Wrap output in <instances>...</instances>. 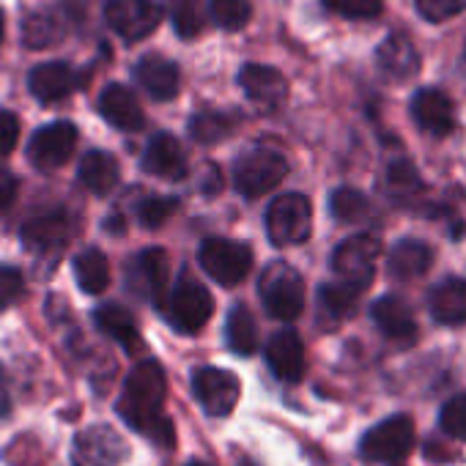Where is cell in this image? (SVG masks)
<instances>
[{"label": "cell", "instance_id": "cell-1", "mask_svg": "<svg viewBox=\"0 0 466 466\" xmlns=\"http://www.w3.org/2000/svg\"><path fill=\"white\" fill-rule=\"evenodd\" d=\"M165 392H167L165 368L157 360H143L140 365L132 368V373L124 381V392L118 398V414L127 425H132L151 441L162 447H173L176 431L173 422L162 414Z\"/></svg>", "mask_w": 466, "mask_h": 466}, {"label": "cell", "instance_id": "cell-2", "mask_svg": "<svg viewBox=\"0 0 466 466\" xmlns=\"http://www.w3.org/2000/svg\"><path fill=\"white\" fill-rule=\"evenodd\" d=\"M310 230H313V208L302 192H289L272 200L267 211V233L272 245L278 248L302 245L310 239Z\"/></svg>", "mask_w": 466, "mask_h": 466}, {"label": "cell", "instance_id": "cell-3", "mask_svg": "<svg viewBox=\"0 0 466 466\" xmlns=\"http://www.w3.org/2000/svg\"><path fill=\"white\" fill-rule=\"evenodd\" d=\"M289 176V162L272 148H250L233 162V184L245 198H261L272 192Z\"/></svg>", "mask_w": 466, "mask_h": 466}, {"label": "cell", "instance_id": "cell-4", "mask_svg": "<svg viewBox=\"0 0 466 466\" xmlns=\"http://www.w3.org/2000/svg\"><path fill=\"white\" fill-rule=\"evenodd\" d=\"M261 302L272 319L294 321L305 310V283L299 272L289 264H272L261 275Z\"/></svg>", "mask_w": 466, "mask_h": 466}, {"label": "cell", "instance_id": "cell-5", "mask_svg": "<svg viewBox=\"0 0 466 466\" xmlns=\"http://www.w3.org/2000/svg\"><path fill=\"white\" fill-rule=\"evenodd\" d=\"M379 256H381V242L373 237V233H354V237L343 239L335 248L332 272L338 280L365 291L373 283Z\"/></svg>", "mask_w": 466, "mask_h": 466}, {"label": "cell", "instance_id": "cell-6", "mask_svg": "<svg viewBox=\"0 0 466 466\" xmlns=\"http://www.w3.org/2000/svg\"><path fill=\"white\" fill-rule=\"evenodd\" d=\"M198 261L219 286H239L253 269V250L237 239H206L198 250Z\"/></svg>", "mask_w": 466, "mask_h": 466}, {"label": "cell", "instance_id": "cell-7", "mask_svg": "<svg viewBox=\"0 0 466 466\" xmlns=\"http://www.w3.org/2000/svg\"><path fill=\"white\" fill-rule=\"evenodd\" d=\"M411 447H414V422L406 414H392L381 420L379 425L365 431V436L360 439L362 458L379 461V463H395L406 458Z\"/></svg>", "mask_w": 466, "mask_h": 466}, {"label": "cell", "instance_id": "cell-8", "mask_svg": "<svg viewBox=\"0 0 466 466\" xmlns=\"http://www.w3.org/2000/svg\"><path fill=\"white\" fill-rule=\"evenodd\" d=\"M211 313H214V299L208 289L200 280L184 275L170 291V302H167V316L173 327H178L181 332H200L208 324Z\"/></svg>", "mask_w": 466, "mask_h": 466}, {"label": "cell", "instance_id": "cell-9", "mask_svg": "<svg viewBox=\"0 0 466 466\" xmlns=\"http://www.w3.org/2000/svg\"><path fill=\"white\" fill-rule=\"evenodd\" d=\"M77 466H118L129 455L127 439L110 425H91L75 436L72 447Z\"/></svg>", "mask_w": 466, "mask_h": 466}, {"label": "cell", "instance_id": "cell-10", "mask_svg": "<svg viewBox=\"0 0 466 466\" xmlns=\"http://www.w3.org/2000/svg\"><path fill=\"white\" fill-rule=\"evenodd\" d=\"M192 392L198 403L206 409L211 417H228L239 403L242 384L237 373L222 370V368H200L192 376Z\"/></svg>", "mask_w": 466, "mask_h": 466}, {"label": "cell", "instance_id": "cell-11", "mask_svg": "<svg viewBox=\"0 0 466 466\" xmlns=\"http://www.w3.org/2000/svg\"><path fill=\"white\" fill-rule=\"evenodd\" d=\"M105 20L124 42H140L159 28L162 9L154 0H113L107 4Z\"/></svg>", "mask_w": 466, "mask_h": 466}, {"label": "cell", "instance_id": "cell-12", "mask_svg": "<svg viewBox=\"0 0 466 466\" xmlns=\"http://www.w3.org/2000/svg\"><path fill=\"white\" fill-rule=\"evenodd\" d=\"M77 146V127L69 121H56L42 127L28 143V159L39 170H58L69 162Z\"/></svg>", "mask_w": 466, "mask_h": 466}, {"label": "cell", "instance_id": "cell-13", "mask_svg": "<svg viewBox=\"0 0 466 466\" xmlns=\"http://www.w3.org/2000/svg\"><path fill=\"white\" fill-rule=\"evenodd\" d=\"M239 86L248 94V99L264 113L283 107V102L289 99V80L275 66H264V64L242 66Z\"/></svg>", "mask_w": 466, "mask_h": 466}, {"label": "cell", "instance_id": "cell-14", "mask_svg": "<svg viewBox=\"0 0 466 466\" xmlns=\"http://www.w3.org/2000/svg\"><path fill=\"white\" fill-rule=\"evenodd\" d=\"M267 365L283 381H299L305 376V343L294 329H280L267 343Z\"/></svg>", "mask_w": 466, "mask_h": 466}, {"label": "cell", "instance_id": "cell-15", "mask_svg": "<svg viewBox=\"0 0 466 466\" xmlns=\"http://www.w3.org/2000/svg\"><path fill=\"white\" fill-rule=\"evenodd\" d=\"M411 118L414 124L433 135V137H444L452 132L455 127V116H452V102L436 91V88H420L411 99Z\"/></svg>", "mask_w": 466, "mask_h": 466}, {"label": "cell", "instance_id": "cell-16", "mask_svg": "<svg viewBox=\"0 0 466 466\" xmlns=\"http://www.w3.org/2000/svg\"><path fill=\"white\" fill-rule=\"evenodd\" d=\"M129 289L151 302H159L167 283V253L165 250H143L127 269Z\"/></svg>", "mask_w": 466, "mask_h": 466}, {"label": "cell", "instance_id": "cell-17", "mask_svg": "<svg viewBox=\"0 0 466 466\" xmlns=\"http://www.w3.org/2000/svg\"><path fill=\"white\" fill-rule=\"evenodd\" d=\"M370 319L379 327V332L395 343H414L417 338L414 313L400 297H379L370 305Z\"/></svg>", "mask_w": 466, "mask_h": 466}, {"label": "cell", "instance_id": "cell-18", "mask_svg": "<svg viewBox=\"0 0 466 466\" xmlns=\"http://www.w3.org/2000/svg\"><path fill=\"white\" fill-rule=\"evenodd\" d=\"M99 113L110 127H116L121 132H137L146 124L135 91H129L121 83H113L99 94Z\"/></svg>", "mask_w": 466, "mask_h": 466}, {"label": "cell", "instance_id": "cell-19", "mask_svg": "<svg viewBox=\"0 0 466 466\" xmlns=\"http://www.w3.org/2000/svg\"><path fill=\"white\" fill-rule=\"evenodd\" d=\"M428 310L433 321L441 327L466 324V280L463 278L439 280L428 294Z\"/></svg>", "mask_w": 466, "mask_h": 466}, {"label": "cell", "instance_id": "cell-20", "mask_svg": "<svg viewBox=\"0 0 466 466\" xmlns=\"http://www.w3.org/2000/svg\"><path fill=\"white\" fill-rule=\"evenodd\" d=\"M135 77L140 83V88L154 96L157 102H167L178 94V66L165 58V56H143L135 64Z\"/></svg>", "mask_w": 466, "mask_h": 466}, {"label": "cell", "instance_id": "cell-21", "mask_svg": "<svg viewBox=\"0 0 466 466\" xmlns=\"http://www.w3.org/2000/svg\"><path fill=\"white\" fill-rule=\"evenodd\" d=\"M143 170L151 176H159V178H170V181L184 178L187 176V159H184L178 140L167 132L154 135L143 151Z\"/></svg>", "mask_w": 466, "mask_h": 466}, {"label": "cell", "instance_id": "cell-22", "mask_svg": "<svg viewBox=\"0 0 466 466\" xmlns=\"http://www.w3.org/2000/svg\"><path fill=\"white\" fill-rule=\"evenodd\" d=\"M376 61L381 75L390 80H406L420 72V56L403 34H392L390 39H384L376 53Z\"/></svg>", "mask_w": 466, "mask_h": 466}, {"label": "cell", "instance_id": "cell-23", "mask_svg": "<svg viewBox=\"0 0 466 466\" xmlns=\"http://www.w3.org/2000/svg\"><path fill=\"white\" fill-rule=\"evenodd\" d=\"M31 94L39 102H61L72 94L75 88V69L64 61H50L42 64L31 72L28 77Z\"/></svg>", "mask_w": 466, "mask_h": 466}, {"label": "cell", "instance_id": "cell-24", "mask_svg": "<svg viewBox=\"0 0 466 466\" xmlns=\"http://www.w3.org/2000/svg\"><path fill=\"white\" fill-rule=\"evenodd\" d=\"M431 258H433V253H431V248L425 242H420V239H400L390 250V256H387V272H390L392 280H400V283L403 280H414V278L428 272Z\"/></svg>", "mask_w": 466, "mask_h": 466}, {"label": "cell", "instance_id": "cell-25", "mask_svg": "<svg viewBox=\"0 0 466 466\" xmlns=\"http://www.w3.org/2000/svg\"><path fill=\"white\" fill-rule=\"evenodd\" d=\"M77 178L80 184L94 192V195H110L116 187H118V178H121V170H118V162L116 157H110L107 151H88L83 159H80V167H77Z\"/></svg>", "mask_w": 466, "mask_h": 466}, {"label": "cell", "instance_id": "cell-26", "mask_svg": "<svg viewBox=\"0 0 466 466\" xmlns=\"http://www.w3.org/2000/svg\"><path fill=\"white\" fill-rule=\"evenodd\" d=\"M69 239V219L66 214H42L31 222H25L23 228V242L36 250V253H47L61 248Z\"/></svg>", "mask_w": 466, "mask_h": 466}, {"label": "cell", "instance_id": "cell-27", "mask_svg": "<svg viewBox=\"0 0 466 466\" xmlns=\"http://www.w3.org/2000/svg\"><path fill=\"white\" fill-rule=\"evenodd\" d=\"M225 340L228 349L239 357H250L258 349V324L253 319V313L242 305H237L228 313L225 321Z\"/></svg>", "mask_w": 466, "mask_h": 466}, {"label": "cell", "instance_id": "cell-28", "mask_svg": "<svg viewBox=\"0 0 466 466\" xmlns=\"http://www.w3.org/2000/svg\"><path fill=\"white\" fill-rule=\"evenodd\" d=\"M94 321H96V327H99L107 338H113V340L121 343L124 349H132V346H137V340H140L137 324H135L132 313H129L124 305H102V308H96Z\"/></svg>", "mask_w": 466, "mask_h": 466}, {"label": "cell", "instance_id": "cell-29", "mask_svg": "<svg viewBox=\"0 0 466 466\" xmlns=\"http://www.w3.org/2000/svg\"><path fill=\"white\" fill-rule=\"evenodd\" d=\"M75 278L86 294H102L110 286V264L99 250H83L75 258Z\"/></svg>", "mask_w": 466, "mask_h": 466}, {"label": "cell", "instance_id": "cell-30", "mask_svg": "<svg viewBox=\"0 0 466 466\" xmlns=\"http://www.w3.org/2000/svg\"><path fill=\"white\" fill-rule=\"evenodd\" d=\"M360 294H362V291H360L357 286H349V283H343V280H335V283L321 286V291H319V305H321V310H324L329 319L340 321V319H349V316L357 310Z\"/></svg>", "mask_w": 466, "mask_h": 466}, {"label": "cell", "instance_id": "cell-31", "mask_svg": "<svg viewBox=\"0 0 466 466\" xmlns=\"http://www.w3.org/2000/svg\"><path fill=\"white\" fill-rule=\"evenodd\" d=\"M66 31L64 25L50 17V15H31L25 23H23V42L25 47L31 50H47V47H56L58 42H64Z\"/></svg>", "mask_w": 466, "mask_h": 466}, {"label": "cell", "instance_id": "cell-32", "mask_svg": "<svg viewBox=\"0 0 466 466\" xmlns=\"http://www.w3.org/2000/svg\"><path fill=\"white\" fill-rule=\"evenodd\" d=\"M329 211L335 219L340 222H360L368 217L370 211V203L368 198L360 192V189H351V187H340L329 195Z\"/></svg>", "mask_w": 466, "mask_h": 466}, {"label": "cell", "instance_id": "cell-33", "mask_svg": "<svg viewBox=\"0 0 466 466\" xmlns=\"http://www.w3.org/2000/svg\"><path fill=\"white\" fill-rule=\"evenodd\" d=\"M173 28L181 39H195L203 31V6L200 0H167Z\"/></svg>", "mask_w": 466, "mask_h": 466}, {"label": "cell", "instance_id": "cell-34", "mask_svg": "<svg viewBox=\"0 0 466 466\" xmlns=\"http://www.w3.org/2000/svg\"><path fill=\"white\" fill-rule=\"evenodd\" d=\"M211 17L222 31H242L253 17V0H211Z\"/></svg>", "mask_w": 466, "mask_h": 466}, {"label": "cell", "instance_id": "cell-35", "mask_svg": "<svg viewBox=\"0 0 466 466\" xmlns=\"http://www.w3.org/2000/svg\"><path fill=\"white\" fill-rule=\"evenodd\" d=\"M233 129V121L225 118L222 113H211V110H198L189 118V135L198 143H219L222 137H228V132Z\"/></svg>", "mask_w": 466, "mask_h": 466}, {"label": "cell", "instance_id": "cell-36", "mask_svg": "<svg viewBox=\"0 0 466 466\" xmlns=\"http://www.w3.org/2000/svg\"><path fill=\"white\" fill-rule=\"evenodd\" d=\"M387 187H390V192L392 195H398V198H411L414 192H420V173H417V167L411 165V162H406V159H395V162H390V167H387Z\"/></svg>", "mask_w": 466, "mask_h": 466}, {"label": "cell", "instance_id": "cell-37", "mask_svg": "<svg viewBox=\"0 0 466 466\" xmlns=\"http://www.w3.org/2000/svg\"><path fill=\"white\" fill-rule=\"evenodd\" d=\"M176 208H178V200H176V198H167V195H151V198H146V200L140 203V208H137V219H140V225H143V228L154 230V228L165 225V222L173 217V211H176Z\"/></svg>", "mask_w": 466, "mask_h": 466}, {"label": "cell", "instance_id": "cell-38", "mask_svg": "<svg viewBox=\"0 0 466 466\" xmlns=\"http://www.w3.org/2000/svg\"><path fill=\"white\" fill-rule=\"evenodd\" d=\"M439 425L447 436L466 441V392L450 398L439 411Z\"/></svg>", "mask_w": 466, "mask_h": 466}, {"label": "cell", "instance_id": "cell-39", "mask_svg": "<svg viewBox=\"0 0 466 466\" xmlns=\"http://www.w3.org/2000/svg\"><path fill=\"white\" fill-rule=\"evenodd\" d=\"M324 6L349 20H373L381 15V0H324Z\"/></svg>", "mask_w": 466, "mask_h": 466}, {"label": "cell", "instance_id": "cell-40", "mask_svg": "<svg viewBox=\"0 0 466 466\" xmlns=\"http://www.w3.org/2000/svg\"><path fill=\"white\" fill-rule=\"evenodd\" d=\"M466 9V0H417V12L428 23H444Z\"/></svg>", "mask_w": 466, "mask_h": 466}, {"label": "cell", "instance_id": "cell-41", "mask_svg": "<svg viewBox=\"0 0 466 466\" xmlns=\"http://www.w3.org/2000/svg\"><path fill=\"white\" fill-rule=\"evenodd\" d=\"M23 291H25V278L20 275V269L0 264V308L15 305L23 297Z\"/></svg>", "mask_w": 466, "mask_h": 466}, {"label": "cell", "instance_id": "cell-42", "mask_svg": "<svg viewBox=\"0 0 466 466\" xmlns=\"http://www.w3.org/2000/svg\"><path fill=\"white\" fill-rule=\"evenodd\" d=\"M17 140H20V121H17V116L9 113V110H0V157L12 154Z\"/></svg>", "mask_w": 466, "mask_h": 466}, {"label": "cell", "instance_id": "cell-43", "mask_svg": "<svg viewBox=\"0 0 466 466\" xmlns=\"http://www.w3.org/2000/svg\"><path fill=\"white\" fill-rule=\"evenodd\" d=\"M17 189H20V181L12 170L0 167V211L9 208L17 198Z\"/></svg>", "mask_w": 466, "mask_h": 466}, {"label": "cell", "instance_id": "cell-44", "mask_svg": "<svg viewBox=\"0 0 466 466\" xmlns=\"http://www.w3.org/2000/svg\"><path fill=\"white\" fill-rule=\"evenodd\" d=\"M4 36H6V17L0 12V45H4Z\"/></svg>", "mask_w": 466, "mask_h": 466}, {"label": "cell", "instance_id": "cell-45", "mask_svg": "<svg viewBox=\"0 0 466 466\" xmlns=\"http://www.w3.org/2000/svg\"><path fill=\"white\" fill-rule=\"evenodd\" d=\"M187 466H211V463H206V461H189Z\"/></svg>", "mask_w": 466, "mask_h": 466}]
</instances>
